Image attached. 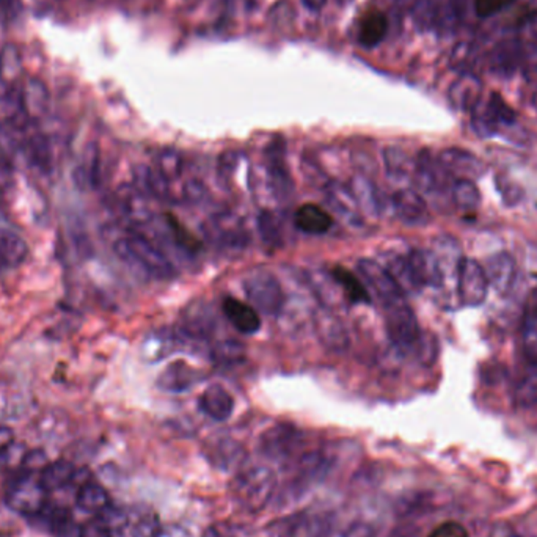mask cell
Instances as JSON below:
<instances>
[{
    "instance_id": "cell-19",
    "label": "cell",
    "mask_w": 537,
    "mask_h": 537,
    "mask_svg": "<svg viewBox=\"0 0 537 537\" xmlns=\"http://www.w3.org/2000/svg\"><path fill=\"white\" fill-rule=\"evenodd\" d=\"M223 315L227 316L233 327L244 335H254L261 328L258 311L236 297H225L222 303Z\"/></svg>"
},
{
    "instance_id": "cell-57",
    "label": "cell",
    "mask_w": 537,
    "mask_h": 537,
    "mask_svg": "<svg viewBox=\"0 0 537 537\" xmlns=\"http://www.w3.org/2000/svg\"><path fill=\"white\" fill-rule=\"evenodd\" d=\"M340 6H347L349 4H353L354 0H335Z\"/></svg>"
},
{
    "instance_id": "cell-56",
    "label": "cell",
    "mask_w": 537,
    "mask_h": 537,
    "mask_svg": "<svg viewBox=\"0 0 537 537\" xmlns=\"http://www.w3.org/2000/svg\"><path fill=\"white\" fill-rule=\"evenodd\" d=\"M303 4H305V6L309 8V10H313V12H319L322 6L327 4V0H303Z\"/></svg>"
},
{
    "instance_id": "cell-20",
    "label": "cell",
    "mask_w": 537,
    "mask_h": 537,
    "mask_svg": "<svg viewBox=\"0 0 537 537\" xmlns=\"http://www.w3.org/2000/svg\"><path fill=\"white\" fill-rule=\"evenodd\" d=\"M132 184L148 198L161 201L170 200V181L156 167L136 166L132 170Z\"/></svg>"
},
{
    "instance_id": "cell-28",
    "label": "cell",
    "mask_w": 537,
    "mask_h": 537,
    "mask_svg": "<svg viewBox=\"0 0 537 537\" xmlns=\"http://www.w3.org/2000/svg\"><path fill=\"white\" fill-rule=\"evenodd\" d=\"M389 31V19L380 12H370L360 19L358 24V41L364 48H376L382 43Z\"/></svg>"
},
{
    "instance_id": "cell-25",
    "label": "cell",
    "mask_w": 537,
    "mask_h": 537,
    "mask_svg": "<svg viewBox=\"0 0 537 537\" xmlns=\"http://www.w3.org/2000/svg\"><path fill=\"white\" fill-rule=\"evenodd\" d=\"M297 228L307 235H326L332 228V216L318 204H303L294 217Z\"/></svg>"
},
{
    "instance_id": "cell-11",
    "label": "cell",
    "mask_w": 537,
    "mask_h": 537,
    "mask_svg": "<svg viewBox=\"0 0 537 537\" xmlns=\"http://www.w3.org/2000/svg\"><path fill=\"white\" fill-rule=\"evenodd\" d=\"M391 204L396 217L410 227H423L431 220V212L426 200L420 192L404 187L395 192Z\"/></svg>"
},
{
    "instance_id": "cell-50",
    "label": "cell",
    "mask_w": 537,
    "mask_h": 537,
    "mask_svg": "<svg viewBox=\"0 0 537 537\" xmlns=\"http://www.w3.org/2000/svg\"><path fill=\"white\" fill-rule=\"evenodd\" d=\"M22 10V0H0V12L8 19H14Z\"/></svg>"
},
{
    "instance_id": "cell-38",
    "label": "cell",
    "mask_w": 537,
    "mask_h": 537,
    "mask_svg": "<svg viewBox=\"0 0 537 537\" xmlns=\"http://www.w3.org/2000/svg\"><path fill=\"white\" fill-rule=\"evenodd\" d=\"M292 443H296V431L288 426H278L272 431H267L263 446L267 454L272 456H283L290 452Z\"/></svg>"
},
{
    "instance_id": "cell-45",
    "label": "cell",
    "mask_w": 537,
    "mask_h": 537,
    "mask_svg": "<svg viewBox=\"0 0 537 537\" xmlns=\"http://www.w3.org/2000/svg\"><path fill=\"white\" fill-rule=\"evenodd\" d=\"M183 197H184L185 201L192 204L203 203L204 200L208 198V187L200 179H187L184 185H183Z\"/></svg>"
},
{
    "instance_id": "cell-23",
    "label": "cell",
    "mask_w": 537,
    "mask_h": 537,
    "mask_svg": "<svg viewBox=\"0 0 537 537\" xmlns=\"http://www.w3.org/2000/svg\"><path fill=\"white\" fill-rule=\"evenodd\" d=\"M73 179L77 189L81 191H92L96 189L101 183V155L96 143H90L79 166L73 172Z\"/></svg>"
},
{
    "instance_id": "cell-29",
    "label": "cell",
    "mask_w": 537,
    "mask_h": 537,
    "mask_svg": "<svg viewBox=\"0 0 537 537\" xmlns=\"http://www.w3.org/2000/svg\"><path fill=\"white\" fill-rule=\"evenodd\" d=\"M76 503L77 507L87 514H96L101 515L105 509L112 506L111 497L105 492L103 486H99L98 482L88 481L77 488V495H76Z\"/></svg>"
},
{
    "instance_id": "cell-18",
    "label": "cell",
    "mask_w": 537,
    "mask_h": 537,
    "mask_svg": "<svg viewBox=\"0 0 537 537\" xmlns=\"http://www.w3.org/2000/svg\"><path fill=\"white\" fill-rule=\"evenodd\" d=\"M267 176L271 183L272 191L280 200L292 197L294 184L291 181V175L284 162L283 145H273L267 149Z\"/></svg>"
},
{
    "instance_id": "cell-6",
    "label": "cell",
    "mask_w": 537,
    "mask_h": 537,
    "mask_svg": "<svg viewBox=\"0 0 537 537\" xmlns=\"http://www.w3.org/2000/svg\"><path fill=\"white\" fill-rule=\"evenodd\" d=\"M385 327L389 341L402 351L414 349L420 340V324L406 300L385 307Z\"/></svg>"
},
{
    "instance_id": "cell-37",
    "label": "cell",
    "mask_w": 537,
    "mask_h": 537,
    "mask_svg": "<svg viewBox=\"0 0 537 537\" xmlns=\"http://www.w3.org/2000/svg\"><path fill=\"white\" fill-rule=\"evenodd\" d=\"M389 271V275L393 277L396 284L401 288L404 294H415L421 290L420 283L416 282L414 272L408 266V261L406 256H391L387 261V266H383Z\"/></svg>"
},
{
    "instance_id": "cell-40",
    "label": "cell",
    "mask_w": 537,
    "mask_h": 537,
    "mask_svg": "<svg viewBox=\"0 0 537 537\" xmlns=\"http://www.w3.org/2000/svg\"><path fill=\"white\" fill-rule=\"evenodd\" d=\"M246 357L242 343L236 340H222L210 347V360L220 366L239 363Z\"/></svg>"
},
{
    "instance_id": "cell-14",
    "label": "cell",
    "mask_w": 537,
    "mask_h": 537,
    "mask_svg": "<svg viewBox=\"0 0 537 537\" xmlns=\"http://www.w3.org/2000/svg\"><path fill=\"white\" fill-rule=\"evenodd\" d=\"M421 288H440L445 282V272L437 255L425 248H415L406 256Z\"/></svg>"
},
{
    "instance_id": "cell-47",
    "label": "cell",
    "mask_w": 537,
    "mask_h": 537,
    "mask_svg": "<svg viewBox=\"0 0 537 537\" xmlns=\"http://www.w3.org/2000/svg\"><path fill=\"white\" fill-rule=\"evenodd\" d=\"M48 465H49V459L44 454V451L31 450L25 452L21 467L25 470V473H35L37 470L43 471Z\"/></svg>"
},
{
    "instance_id": "cell-46",
    "label": "cell",
    "mask_w": 537,
    "mask_h": 537,
    "mask_svg": "<svg viewBox=\"0 0 537 537\" xmlns=\"http://www.w3.org/2000/svg\"><path fill=\"white\" fill-rule=\"evenodd\" d=\"M513 4L514 0H475V12L479 18H490Z\"/></svg>"
},
{
    "instance_id": "cell-21",
    "label": "cell",
    "mask_w": 537,
    "mask_h": 537,
    "mask_svg": "<svg viewBox=\"0 0 537 537\" xmlns=\"http://www.w3.org/2000/svg\"><path fill=\"white\" fill-rule=\"evenodd\" d=\"M443 176L448 175L443 168L440 167L439 161H434L433 156L427 149L421 151L415 161L414 172L415 184L418 187V191L433 195L434 192L442 189Z\"/></svg>"
},
{
    "instance_id": "cell-42",
    "label": "cell",
    "mask_w": 537,
    "mask_h": 537,
    "mask_svg": "<svg viewBox=\"0 0 537 537\" xmlns=\"http://www.w3.org/2000/svg\"><path fill=\"white\" fill-rule=\"evenodd\" d=\"M440 0H414L412 18L420 29H427L434 24L439 14Z\"/></svg>"
},
{
    "instance_id": "cell-52",
    "label": "cell",
    "mask_w": 537,
    "mask_h": 537,
    "mask_svg": "<svg viewBox=\"0 0 537 537\" xmlns=\"http://www.w3.org/2000/svg\"><path fill=\"white\" fill-rule=\"evenodd\" d=\"M525 322H537V286L526 299Z\"/></svg>"
},
{
    "instance_id": "cell-39",
    "label": "cell",
    "mask_w": 537,
    "mask_h": 537,
    "mask_svg": "<svg viewBox=\"0 0 537 537\" xmlns=\"http://www.w3.org/2000/svg\"><path fill=\"white\" fill-rule=\"evenodd\" d=\"M181 343V336L179 334H155L145 343V355L149 358L151 362H157L162 358L167 357L170 354L176 351Z\"/></svg>"
},
{
    "instance_id": "cell-34",
    "label": "cell",
    "mask_w": 537,
    "mask_h": 537,
    "mask_svg": "<svg viewBox=\"0 0 537 537\" xmlns=\"http://www.w3.org/2000/svg\"><path fill=\"white\" fill-rule=\"evenodd\" d=\"M330 275L334 277L335 282L346 294L349 300L355 303L371 302L370 291L366 290V286L360 282V278L354 272L349 271L346 267H335Z\"/></svg>"
},
{
    "instance_id": "cell-53",
    "label": "cell",
    "mask_w": 537,
    "mask_h": 537,
    "mask_svg": "<svg viewBox=\"0 0 537 537\" xmlns=\"http://www.w3.org/2000/svg\"><path fill=\"white\" fill-rule=\"evenodd\" d=\"M14 443V433L10 427L0 426V457Z\"/></svg>"
},
{
    "instance_id": "cell-41",
    "label": "cell",
    "mask_w": 537,
    "mask_h": 537,
    "mask_svg": "<svg viewBox=\"0 0 537 537\" xmlns=\"http://www.w3.org/2000/svg\"><path fill=\"white\" fill-rule=\"evenodd\" d=\"M155 167L170 183L176 181L181 176V174H183V156L176 149H162L161 153L156 156Z\"/></svg>"
},
{
    "instance_id": "cell-2",
    "label": "cell",
    "mask_w": 537,
    "mask_h": 537,
    "mask_svg": "<svg viewBox=\"0 0 537 537\" xmlns=\"http://www.w3.org/2000/svg\"><path fill=\"white\" fill-rule=\"evenodd\" d=\"M277 488V476L267 467H255L236 476L231 484L235 500L248 513H258L267 506Z\"/></svg>"
},
{
    "instance_id": "cell-5",
    "label": "cell",
    "mask_w": 537,
    "mask_h": 537,
    "mask_svg": "<svg viewBox=\"0 0 537 537\" xmlns=\"http://www.w3.org/2000/svg\"><path fill=\"white\" fill-rule=\"evenodd\" d=\"M5 503L14 513L33 517L48 505V490L40 476L25 473L13 479L6 488Z\"/></svg>"
},
{
    "instance_id": "cell-30",
    "label": "cell",
    "mask_w": 537,
    "mask_h": 537,
    "mask_svg": "<svg viewBox=\"0 0 537 537\" xmlns=\"http://www.w3.org/2000/svg\"><path fill=\"white\" fill-rule=\"evenodd\" d=\"M212 330H214V319L210 316V309H200L198 305H192L191 309H187L183 319V328H181V332L185 336L193 340H204L212 334Z\"/></svg>"
},
{
    "instance_id": "cell-16",
    "label": "cell",
    "mask_w": 537,
    "mask_h": 537,
    "mask_svg": "<svg viewBox=\"0 0 537 537\" xmlns=\"http://www.w3.org/2000/svg\"><path fill=\"white\" fill-rule=\"evenodd\" d=\"M484 271L488 275V286L500 296H507L513 291L517 280V264L507 252L495 254L486 261Z\"/></svg>"
},
{
    "instance_id": "cell-33",
    "label": "cell",
    "mask_w": 537,
    "mask_h": 537,
    "mask_svg": "<svg viewBox=\"0 0 537 537\" xmlns=\"http://www.w3.org/2000/svg\"><path fill=\"white\" fill-rule=\"evenodd\" d=\"M75 475L76 469L73 463H69L68 461H57V462H49V465L41 471L40 479L48 492H56L67 486H71Z\"/></svg>"
},
{
    "instance_id": "cell-31",
    "label": "cell",
    "mask_w": 537,
    "mask_h": 537,
    "mask_svg": "<svg viewBox=\"0 0 537 537\" xmlns=\"http://www.w3.org/2000/svg\"><path fill=\"white\" fill-rule=\"evenodd\" d=\"M258 225V233H260L261 242L264 244L267 250H278L283 247V223L277 212L273 210H261L256 219Z\"/></svg>"
},
{
    "instance_id": "cell-17",
    "label": "cell",
    "mask_w": 537,
    "mask_h": 537,
    "mask_svg": "<svg viewBox=\"0 0 537 537\" xmlns=\"http://www.w3.org/2000/svg\"><path fill=\"white\" fill-rule=\"evenodd\" d=\"M315 328L318 338L322 346L327 347L332 353H345L349 346V336H347L345 324L328 309H322L316 313Z\"/></svg>"
},
{
    "instance_id": "cell-26",
    "label": "cell",
    "mask_w": 537,
    "mask_h": 537,
    "mask_svg": "<svg viewBox=\"0 0 537 537\" xmlns=\"http://www.w3.org/2000/svg\"><path fill=\"white\" fill-rule=\"evenodd\" d=\"M107 537H136L134 511L111 506L99 515Z\"/></svg>"
},
{
    "instance_id": "cell-32",
    "label": "cell",
    "mask_w": 537,
    "mask_h": 537,
    "mask_svg": "<svg viewBox=\"0 0 537 537\" xmlns=\"http://www.w3.org/2000/svg\"><path fill=\"white\" fill-rule=\"evenodd\" d=\"M383 167L393 181H404L414 176L415 161L399 147H387L382 153Z\"/></svg>"
},
{
    "instance_id": "cell-10",
    "label": "cell",
    "mask_w": 537,
    "mask_h": 537,
    "mask_svg": "<svg viewBox=\"0 0 537 537\" xmlns=\"http://www.w3.org/2000/svg\"><path fill=\"white\" fill-rule=\"evenodd\" d=\"M115 201H117L120 214L132 225V227H147L153 222V210L149 206V198L143 195L142 192L137 189L136 185L121 184L115 192Z\"/></svg>"
},
{
    "instance_id": "cell-44",
    "label": "cell",
    "mask_w": 537,
    "mask_h": 537,
    "mask_svg": "<svg viewBox=\"0 0 537 537\" xmlns=\"http://www.w3.org/2000/svg\"><path fill=\"white\" fill-rule=\"evenodd\" d=\"M522 347L528 364L537 366V322H525L522 332Z\"/></svg>"
},
{
    "instance_id": "cell-9",
    "label": "cell",
    "mask_w": 537,
    "mask_h": 537,
    "mask_svg": "<svg viewBox=\"0 0 537 537\" xmlns=\"http://www.w3.org/2000/svg\"><path fill=\"white\" fill-rule=\"evenodd\" d=\"M514 123H515V112L497 93L490 94L486 104L475 105L473 128L479 136H494L500 124L511 126Z\"/></svg>"
},
{
    "instance_id": "cell-24",
    "label": "cell",
    "mask_w": 537,
    "mask_h": 537,
    "mask_svg": "<svg viewBox=\"0 0 537 537\" xmlns=\"http://www.w3.org/2000/svg\"><path fill=\"white\" fill-rule=\"evenodd\" d=\"M29 256V246L22 236L0 228V269H16Z\"/></svg>"
},
{
    "instance_id": "cell-22",
    "label": "cell",
    "mask_w": 537,
    "mask_h": 537,
    "mask_svg": "<svg viewBox=\"0 0 537 537\" xmlns=\"http://www.w3.org/2000/svg\"><path fill=\"white\" fill-rule=\"evenodd\" d=\"M198 404H200L201 412L214 421L228 420L235 410L233 398L220 385H210L204 389L203 395L200 396Z\"/></svg>"
},
{
    "instance_id": "cell-48",
    "label": "cell",
    "mask_w": 537,
    "mask_h": 537,
    "mask_svg": "<svg viewBox=\"0 0 537 537\" xmlns=\"http://www.w3.org/2000/svg\"><path fill=\"white\" fill-rule=\"evenodd\" d=\"M241 161L242 155L237 151L223 153L219 159V174L222 175L223 178L228 179L231 175L235 174L236 168L239 167Z\"/></svg>"
},
{
    "instance_id": "cell-12",
    "label": "cell",
    "mask_w": 537,
    "mask_h": 537,
    "mask_svg": "<svg viewBox=\"0 0 537 537\" xmlns=\"http://www.w3.org/2000/svg\"><path fill=\"white\" fill-rule=\"evenodd\" d=\"M437 161H439L440 167L445 170L446 175L456 176L457 179H471L473 181L486 174V164L467 149H443L437 157Z\"/></svg>"
},
{
    "instance_id": "cell-43",
    "label": "cell",
    "mask_w": 537,
    "mask_h": 537,
    "mask_svg": "<svg viewBox=\"0 0 537 537\" xmlns=\"http://www.w3.org/2000/svg\"><path fill=\"white\" fill-rule=\"evenodd\" d=\"M414 349L421 363L429 366L437 360L439 355V341L433 334H421L420 340L416 341Z\"/></svg>"
},
{
    "instance_id": "cell-54",
    "label": "cell",
    "mask_w": 537,
    "mask_h": 537,
    "mask_svg": "<svg viewBox=\"0 0 537 537\" xmlns=\"http://www.w3.org/2000/svg\"><path fill=\"white\" fill-rule=\"evenodd\" d=\"M82 537H107L105 534L104 526L101 525V522H92L90 525L84 526V536Z\"/></svg>"
},
{
    "instance_id": "cell-35",
    "label": "cell",
    "mask_w": 537,
    "mask_h": 537,
    "mask_svg": "<svg viewBox=\"0 0 537 537\" xmlns=\"http://www.w3.org/2000/svg\"><path fill=\"white\" fill-rule=\"evenodd\" d=\"M514 404L519 408L537 406V366H532L520 376L514 387Z\"/></svg>"
},
{
    "instance_id": "cell-4",
    "label": "cell",
    "mask_w": 537,
    "mask_h": 537,
    "mask_svg": "<svg viewBox=\"0 0 537 537\" xmlns=\"http://www.w3.org/2000/svg\"><path fill=\"white\" fill-rule=\"evenodd\" d=\"M203 231L214 246L229 254L242 252L250 244V235L246 228V223L241 217L229 210L210 216L203 223Z\"/></svg>"
},
{
    "instance_id": "cell-36",
    "label": "cell",
    "mask_w": 537,
    "mask_h": 537,
    "mask_svg": "<svg viewBox=\"0 0 537 537\" xmlns=\"http://www.w3.org/2000/svg\"><path fill=\"white\" fill-rule=\"evenodd\" d=\"M451 198L452 203L465 212H473L481 204V192L471 179H456L451 189Z\"/></svg>"
},
{
    "instance_id": "cell-51",
    "label": "cell",
    "mask_w": 537,
    "mask_h": 537,
    "mask_svg": "<svg viewBox=\"0 0 537 537\" xmlns=\"http://www.w3.org/2000/svg\"><path fill=\"white\" fill-rule=\"evenodd\" d=\"M56 533L57 537H82L84 536V528L69 519Z\"/></svg>"
},
{
    "instance_id": "cell-1",
    "label": "cell",
    "mask_w": 537,
    "mask_h": 537,
    "mask_svg": "<svg viewBox=\"0 0 537 537\" xmlns=\"http://www.w3.org/2000/svg\"><path fill=\"white\" fill-rule=\"evenodd\" d=\"M113 252L118 260L137 273L161 280H172L176 277V269L172 261L168 260L166 254H162L161 248L156 247L145 236L132 233L118 239L113 244Z\"/></svg>"
},
{
    "instance_id": "cell-55",
    "label": "cell",
    "mask_w": 537,
    "mask_h": 537,
    "mask_svg": "<svg viewBox=\"0 0 537 537\" xmlns=\"http://www.w3.org/2000/svg\"><path fill=\"white\" fill-rule=\"evenodd\" d=\"M157 537H191V534L185 532L184 528H181V526H172V528H167V530L162 528Z\"/></svg>"
},
{
    "instance_id": "cell-27",
    "label": "cell",
    "mask_w": 537,
    "mask_h": 537,
    "mask_svg": "<svg viewBox=\"0 0 537 537\" xmlns=\"http://www.w3.org/2000/svg\"><path fill=\"white\" fill-rule=\"evenodd\" d=\"M195 382H197L195 371L189 364H185L184 362H176V363L170 364L157 379L159 389H164V391H170V393L185 391V389H191Z\"/></svg>"
},
{
    "instance_id": "cell-15",
    "label": "cell",
    "mask_w": 537,
    "mask_h": 537,
    "mask_svg": "<svg viewBox=\"0 0 537 537\" xmlns=\"http://www.w3.org/2000/svg\"><path fill=\"white\" fill-rule=\"evenodd\" d=\"M326 193V201L328 208L332 210L335 216L346 222L351 227H363V217L358 210L357 201L354 198L353 192L347 185L340 184L336 181H332L330 184L324 189Z\"/></svg>"
},
{
    "instance_id": "cell-3",
    "label": "cell",
    "mask_w": 537,
    "mask_h": 537,
    "mask_svg": "<svg viewBox=\"0 0 537 537\" xmlns=\"http://www.w3.org/2000/svg\"><path fill=\"white\" fill-rule=\"evenodd\" d=\"M242 288L248 302L263 315L278 316L283 311V288L271 271L260 267L248 272L242 282Z\"/></svg>"
},
{
    "instance_id": "cell-49",
    "label": "cell",
    "mask_w": 537,
    "mask_h": 537,
    "mask_svg": "<svg viewBox=\"0 0 537 537\" xmlns=\"http://www.w3.org/2000/svg\"><path fill=\"white\" fill-rule=\"evenodd\" d=\"M427 537H470L467 528L459 522H445L429 533Z\"/></svg>"
},
{
    "instance_id": "cell-13",
    "label": "cell",
    "mask_w": 537,
    "mask_h": 537,
    "mask_svg": "<svg viewBox=\"0 0 537 537\" xmlns=\"http://www.w3.org/2000/svg\"><path fill=\"white\" fill-rule=\"evenodd\" d=\"M347 187L353 192L358 210L363 219L377 220L382 217L383 208H385L382 195L370 176L362 174L354 175Z\"/></svg>"
},
{
    "instance_id": "cell-7",
    "label": "cell",
    "mask_w": 537,
    "mask_h": 537,
    "mask_svg": "<svg viewBox=\"0 0 537 537\" xmlns=\"http://www.w3.org/2000/svg\"><path fill=\"white\" fill-rule=\"evenodd\" d=\"M457 291L463 305L479 307L486 302L488 280L484 266L471 258H463L457 266Z\"/></svg>"
},
{
    "instance_id": "cell-8",
    "label": "cell",
    "mask_w": 537,
    "mask_h": 537,
    "mask_svg": "<svg viewBox=\"0 0 537 537\" xmlns=\"http://www.w3.org/2000/svg\"><path fill=\"white\" fill-rule=\"evenodd\" d=\"M357 272L371 290L374 291V294H377V297L382 300L383 307H389V305L406 300V294L396 284L389 271L376 261H358Z\"/></svg>"
}]
</instances>
